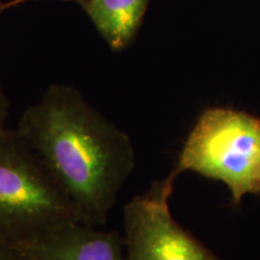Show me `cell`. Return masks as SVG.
<instances>
[{
    "instance_id": "obj_1",
    "label": "cell",
    "mask_w": 260,
    "mask_h": 260,
    "mask_svg": "<svg viewBox=\"0 0 260 260\" xmlns=\"http://www.w3.org/2000/svg\"><path fill=\"white\" fill-rule=\"evenodd\" d=\"M16 132L40 158L81 223L104 225L135 167L132 139L68 84H53Z\"/></svg>"
},
{
    "instance_id": "obj_2",
    "label": "cell",
    "mask_w": 260,
    "mask_h": 260,
    "mask_svg": "<svg viewBox=\"0 0 260 260\" xmlns=\"http://www.w3.org/2000/svg\"><path fill=\"white\" fill-rule=\"evenodd\" d=\"M80 222L56 178L16 129L0 136V241L16 245Z\"/></svg>"
},
{
    "instance_id": "obj_3",
    "label": "cell",
    "mask_w": 260,
    "mask_h": 260,
    "mask_svg": "<svg viewBox=\"0 0 260 260\" xmlns=\"http://www.w3.org/2000/svg\"><path fill=\"white\" fill-rule=\"evenodd\" d=\"M194 171L222 181L233 205L260 193V119L246 112L212 107L199 117L172 171Z\"/></svg>"
},
{
    "instance_id": "obj_4",
    "label": "cell",
    "mask_w": 260,
    "mask_h": 260,
    "mask_svg": "<svg viewBox=\"0 0 260 260\" xmlns=\"http://www.w3.org/2000/svg\"><path fill=\"white\" fill-rule=\"evenodd\" d=\"M175 180L171 172L125 205L126 260H220L172 217L169 198Z\"/></svg>"
},
{
    "instance_id": "obj_5",
    "label": "cell",
    "mask_w": 260,
    "mask_h": 260,
    "mask_svg": "<svg viewBox=\"0 0 260 260\" xmlns=\"http://www.w3.org/2000/svg\"><path fill=\"white\" fill-rule=\"evenodd\" d=\"M12 246L27 260H126L118 233L81 222L61 224Z\"/></svg>"
},
{
    "instance_id": "obj_6",
    "label": "cell",
    "mask_w": 260,
    "mask_h": 260,
    "mask_svg": "<svg viewBox=\"0 0 260 260\" xmlns=\"http://www.w3.org/2000/svg\"><path fill=\"white\" fill-rule=\"evenodd\" d=\"M112 51H122L134 40L149 0H75Z\"/></svg>"
},
{
    "instance_id": "obj_7",
    "label": "cell",
    "mask_w": 260,
    "mask_h": 260,
    "mask_svg": "<svg viewBox=\"0 0 260 260\" xmlns=\"http://www.w3.org/2000/svg\"><path fill=\"white\" fill-rule=\"evenodd\" d=\"M0 260H27L16 247L0 241Z\"/></svg>"
},
{
    "instance_id": "obj_8",
    "label": "cell",
    "mask_w": 260,
    "mask_h": 260,
    "mask_svg": "<svg viewBox=\"0 0 260 260\" xmlns=\"http://www.w3.org/2000/svg\"><path fill=\"white\" fill-rule=\"evenodd\" d=\"M8 111H9V102L6 99L4 90H3L2 86H0V136H2L6 132V118H8Z\"/></svg>"
}]
</instances>
